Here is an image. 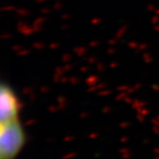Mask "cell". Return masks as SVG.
I'll return each mask as SVG.
<instances>
[{
	"label": "cell",
	"instance_id": "cell-5",
	"mask_svg": "<svg viewBox=\"0 0 159 159\" xmlns=\"http://www.w3.org/2000/svg\"><path fill=\"white\" fill-rule=\"evenodd\" d=\"M5 8H6V9H11V8H12V7H11V6H7V7H5Z\"/></svg>",
	"mask_w": 159,
	"mask_h": 159
},
{
	"label": "cell",
	"instance_id": "cell-3",
	"mask_svg": "<svg viewBox=\"0 0 159 159\" xmlns=\"http://www.w3.org/2000/svg\"><path fill=\"white\" fill-rule=\"evenodd\" d=\"M60 6H61V4H60L59 2H58V3H56V4H55V7H56V8H59Z\"/></svg>",
	"mask_w": 159,
	"mask_h": 159
},
{
	"label": "cell",
	"instance_id": "cell-2",
	"mask_svg": "<svg viewBox=\"0 0 159 159\" xmlns=\"http://www.w3.org/2000/svg\"><path fill=\"white\" fill-rule=\"evenodd\" d=\"M21 103L11 84L2 82L0 85V123H7L19 119Z\"/></svg>",
	"mask_w": 159,
	"mask_h": 159
},
{
	"label": "cell",
	"instance_id": "cell-1",
	"mask_svg": "<svg viewBox=\"0 0 159 159\" xmlns=\"http://www.w3.org/2000/svg\"><path fill=\"white\" fill-rule=\"evenodd\" d=\"M26 132L20 120L0 123V159H16L26 144Z\"/></svg>",
	"mask_w": 159,
	"mask_h": 159
},
{
	"label": "cell",
	"instance_id": "cell-4",
	"mask_svg": "<svg viewBox=\"0 0 159 159\" xmlns=\"http://www.w3.org/2000/svg\"><path fill=\"white\" fill-rule=\"evenodd\" d=\"M43 1H46V0H37V2H43Z\"/></svg>",
	"mask_w": 159,
	"mask_h": 159
}]
</instances>
